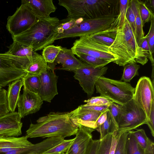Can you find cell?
<instances>
[{"label":"cell","instance_id":"cell-1","mask_svg":"<svg viewBox=\"0 0 154 154\" xmlns=\"http://www.w3.org/2000/svg\"><path fill=\"white\" fill-rule=\"evenodd\" d=\"M109 48L117 58L114 63L119 66L134 63L143 65L148 61L149 53L138 46L126 16L122 27H117L115 40Z\"/></svg>","mask_w":154,"mask_h":154},{"label":"cell","instance_id":"cell-2","mask_svg":"<svg viewBox=\"0 0 154 154\" xmlns=\"http://www.w3.org/2000/svg\"><path fill=\"white\" fill-rule=\"evenodd\" d=\"M31 123L26 131L28 138L61 137L75 135L78 127L71 120L69 112H51Z\"/></svg>","mask_w":154,"mask_h":154},{"label":"cell","instance_id":"cell-3","mask_svg":"<svg viewBox=\"0 0 154 154\" xmlns=\"http://www.w3.org/2000/svg\"><path fill=\"white\" fill-rule=\"evenodd\" d=\"M60 22L57 17H38L29 29L12 38L13 41L31 47L36 52L54 42L57 35L56 28Z\"/></svg>","mask_w":154,"mask_h":154},{"label":"cell","instance_id":"cell-4","mask_svg":"<svg viewBox=\"0 0 154 154\" xmlns=\"http://www.w3.org/2000/svg\"><path fill=\"white\" fill-rule=\"evenodd\" d=\"M58 4L67 10V18L88 20L104 16L108 12L104 0H59Z\"/></svg>","mask_w":154,"mask_h":154},{"label":"cell","instance_id":"cell-5","mask_svg":"<svg viewBox=\"0 0 154 154\" xmlns=\"http://www.w3.org/2000/svg\"><path fill=\"white\" fill-rule=\"evenodd\" d=\"M95 87L96 93L100 96L120 105L132 100L135 91V88L128 82L103 76L97 80Z\"/></svg>","mask_w":154,"mask_h":154},{"label":"cell","instance_id":"cell-6","mask_svg":"<svg viewBox=\"0 0 154 154\" xmlns=\"http://www.w3.org/2000/svg\"><path fill=\"white\" fill-rule=\"evenodd\" d=\"M32 59L0 54V87L21 79L26 74L25 69Z\"/></svg>","mask_w":154,"mask_h":154},{"label":"cell","instance_id":"cell-7","mask_svg":"<svg viewBox=\"0 0 154 154\" xmlns=\"http://www.w3.org/2000/svg\"><path fill=\"white\" fill-rule=\"evenodd\" d=\"M118 15H111L90 19H82L72 28L57 35L53 41L65 38L80 37L106 29L111 26Z\"/></svg>","mask_w":154,"mask_h":154},{"label":"cell","instance_id":"cell-8","mask_svg":"<svg viewBox=\"0 0 154 154\" xmlns=\"http://www.w3.org/2000/svg\"><path fill=\"white\" fill-rule=\"evenodd\" d=\"M147 119L144 112L132 99L120 106L117 133L122 134L132 131L146 124Z\"/></svg>","mask_w":154,"mask_h":154},{"label":"cell","instance_id":"cell-9","mask_svg":"<svg viewBox=\"0 0 154 154\" xmlns=\"http://www.w3.org/2000/svg\"><path fill=\"white\" fill-rule=\"evenodd\" d=\"M33 13L25 0L14 13L7 19L6 28L14 37L20 35L29 29L38 18Z\"/></svg>","mask_w":154,"mask_h":154},{"label":"cell","instance_id":"cell-10","mask_svg":"<svg viewBox=\"0 0 154 154\" xmlns=\"http://www.w3.org/2000/svg\"><path fill=\"white\" fill-rule=\"evenodd\" d=\"M71 49L74 54L75 53L83 54L114 61L117 60L110 51L109 47L95 42L87 35L76 40Z\"/></svg>","mask_w":154,"mask_h":154},{"label":"cell","instance_id":"cell-11","mask_svg":"<svg viewBox=\"0 0 154 154\" xmlns=\"http://www.w3.org/2000/svg\"><path fill=\"white\" fill-rule=\"evenodd\" d=\"M107 66L95 67L86 63L83 66L75 70L74 77L88 97L94 93L95 83L98 79L106 72Z\"/></svg>","mask_w":154,"mask_h":154},{"label":"cell","instance_id":"cell-12","mask_svg":"<svg viewBox=\"0 0 154 154\" xmlns=\"http://www.w3.org/2000/svg\"><path fill=\"white\" fill-rule=\"evenodd\" d=\"M135 103L145 112L148 119L152 104L154 101V85L149 78L141 77L135 88L133 99Z\"/></svg>","mask_w":154,"mask_h":154},{"label":"cell","instance_id":"cell-13","mask_svg":"<svg viewBox=\"0 0 154 154\" xmlns=\"http://www.w3.org/2000/svg\"><path fill=\"white\" fill-rule=\"evenodd\" d=\"M39 77L40 87L38 94L43 101L51 102L58 94L57 85L58 76L55 75L54 69L49 66L45 71L39 75Z\"/></svg>","mask_w":154,"mask_h":154},{"label":"cell","instance_id":"cell-14","mask_svg":"<svg viewBox=\"0 0 154 154\" xmlns=\"http://www.w3.org/2000/svg\"><path fill=\"white\" fill-rule=\"evenodd\" d=\"M43 101L38 94L23 88V94L20 95L17 104V112L21 118L35 113L40 109Z\"/></svg>","mask_w":154,"mask_h":154},{"label":"cell","instance_id":"cell-15","mask_svg":"<svg viewBox=\"0 0 154 154\" xmlns=\"http://www.w3.org/2000/svg\"><path fill=\"white\" fill-rule=\"evenodd\" d=\"M21 119L16 112L0 116V138L21 135L23 126Z\"/></svg>","mask_w":154,"mask_h":154},{"label":"cell","instance_id":"cell-16","mask_svg":"<svg viewBox=\"0 0 154 154\" xmlns=\"http://www.w3.org/2000/svg\"><path fill=\"white\" fill-rule=\"evenodd\" d=\"M75 137L65 154H86L92 140V133L95 130L82 125L78 126Z\"/></svg>","mask_w":154,"mask_h":154},{"label":"cell","instance_id":"cell-17","mask_svg":"<svg viewBox=\"0 0 154 154\" xmlns=\"http://www.w3.org/2000/svg\"><path fill=\"white\" fill-rule=\"evenodd\" d=\"M102 113L82 109L79 106L69 112V115L72 122L78 127L82 125L95 130V122Z\"/></svg>","mask_w":154,"mask_h":154},{"label":"cell","instance_id":"cell-18","mask_svg":"<svg viewBox=\"0 0 154 154\" xmlns=\"http://www.w3.org/2000/svg\"><path fill=\"white\" fill-rule=\"evenodd\" d=\"M57 63L62 65L59 69L74 72L84 66L86 63L76 58L71 49L62 47L54 63L51 64L54 67V64Z\"/></svg>","mask_w":154,"mask_h":154},{"label":"cell","instance_id":"cell-19","mask_svg":"<svg viewBox=\"0 0 154 154\" xmlns=\"http://www.w3.org/2000/svg\"><path fill=\"white\" fill-rule=\"evenodd\" d=\"M34 14L38 17H47L54 12L57 8L53 0H25Z\"/></svg>","mask_w":154,"mask_h":154},{"label":"cell","instance_id":"cell-20","mask_svg":"<svg viewBox=\"0 0 154 154\" xmlns=\"http://www.w3.org/2000/svg\"><path fill=\"white\" fill-rule=\"evenodd\" d=\"M25 135L20 137H11L0 138V153L28 146L32 144Z\"/></svg>","mask_w":154,"mask_h":154},{"label":"cell","instance_id":"cell-21","mask_svg":"<svg viewBox=\"0 0 154 154\" xmlns=\"http://www.w3.org/2000/svg\"><path fill=\"white\" fill-rule=\"evenodd\" d=\"M117 24L116 19L108 29L87 35L95 42L109 47L116 38Z\"/></svg>","mask_w":154,"mask_h":154},{"label":"cell","instance_id":"cell-22","mask_svg":"<svg viewBox=\"0 0 154 154\" xmlns=\"http://www.w3.org/2000/svg\"><path fill=\"white\" fill-rule=\"evenodd\" d=\"M7 100L10 112H15L20 96L21 88L23 85L21 79L13 81L8 85Z\"/></svg>","mask_w":154,"mask_h":154},{"label":"cell","instance_id":"cell-23","mask_svg":"<svg viewBox=\"0 0 154 154\" xmlns=\"http://www.w3.org/2000/svg\"><path fill=\"white\" fill-rule=\"evenodd\" d=\"M8 50L5 54L13 56L33 59L39 54L33 51L32 48L15 41L8 47Z\"/></svg>","mask_w":154,"mask_h":154},{"label":"cell","instance_id":"cell-24","mask_svg":"<svg viewBox=\"0 0 154 154\" xmlns=\"http://www.w3.org/2000/svg\"><path fill=\"white\" fill-rule=\"evenodd\" d=\"M53 146V143L51 139L48 138L38 143L32 144L28 146L12 150L5 153V154H23L28 152L42 154L52 147Z\"/></svg>","mask_w":154,"mask_h":154},{"label":"cell","instance_id":"cell-25","mask_svg":"<svg viewBox=\"0 0 154 154\" xmlns=\"http://www.w3.org/2000/svg\"><path fill=\"white\" fill-rule=\"evenodd\" d=\"M130 3L135 17L136 31V40L137 43L139 47L145 36L143 28V25L139 11L140 1L138 0H130Z\"/></svg>","mask_w":154,"mask_h":154},{"label":"cell","instance_id":"cell-26","mask_svg":"<svg viewBox=\"0 0 154 154\" xmlns=\"http://www.w3.org/2000/svg\"><path fill=\"white\" fill-rule=\"evenodd\" d=\"M47 63L42 56L39 54L34 58L25 69L26 73L40 75L48 68Z\"/></svg>","mask_w":154,"mask_h":154},{"label":"cell","instance_id":"cell-27","mask_svg":"<svg viewBox=\"0 0 154 154\" xmlns=\"http://www.w3.org/2000/svg\"><path fill=\"white\" fill-rule=\"evenodd\" d=\"M117 127L114 122L110 112L107 110V118L106 120L102 125L97 127L95 130L100 133V140L103 139L108 134L113 133L117 131Z\"/></svg>","mask_w":154,"mask_h":154},{"label":"cell","instance_id":"cell-28","mask_svg":"<svg viewBox=\"0 0 154 154\" xmlns=\"http://www.w3.org/2000/svg\"><path fill=\"white\" fill-rule=\"evenodd\" d=\"M23 88L36 94H38L40 87L39 75L26 73L21 79Z\"/></svg>","mask_w":154,"mask_h":154},{"label":"cell","instance_id":"cell-29","mask_svg":"<svg viewBox=\"0 0 154 154\" xmlns=\"http://www.w3.org/2000/svg\"><path fill=\"white\" fill-rule=\"evenodd\" d=\"M74 54L76 55L82 61L95 67H103L111 62H114V60L97 58L83 54L75 53Z\"/></svg>","mask_w":154,"mask_h":154},{"label":"cell","instance_id":"cell-30","mask_svg":"<svg viewBox=\"0 0 154 154\" xmlns=\"http://www.w3.org/2000/svg\"><path fill=\"white\" fill-rule=\"evenodd\" d=\"M62 47L50 45L45 47L42 52V56L47 63H54L56 57L61 51Z\"/></svg>","mask_w":154,"mask_h":154},{"label":"cell","instance_id":"cell-31","mask_svg":"<svg viewBox=\"0 0 154 154\" xmlns=\"http://www.w3.org/2000/svg\"><path fill=\"white\" fill-rule=\"evenodd\" d=\"M126 149L127 154H144V150L137 143L131 131L128 133Z\"/></svg>","mask_w":154,"mask_h":154},{"label":"cell","instance_id":"cell-32","mask_svg":"<svg viewBox=\"0 0 154 154\" xmlns=\"http://www.w3.org/2000/svg\"><path fill=\"white\" fill-rule=\"evenodd\" d=\"M124 66L121 80L125 82H129L134 76L138 75L140 66L134 63L127 64Z\"/></svg>","mask_w":154,"mask_h":154},{"label":"cell","instance_id":"cell-33","mask_svg":"<svg viewBox=\"0 0 154 154\" xmlns=\"http://www.w3.org/2000/svg\"><path fill=\"white\" fill-rule=\"evenodd\" d=\"M150 25L148 34L145 36L147 39L149 51L148 58L152 66H154L153 54L154 52V15H152L150 19Z\"/></svg>","mask_w":154,"mask_h":154},{"label":"cell","instance_id":"cell-34","mask_svg":"<svg viewBox=\"0 0 154 154\" xmlns=\"http://www.w3.org/2000/svg\"><path fill=\"white\" fill-rule=\"evenodd\" d=\"M131 131L137 143L144 150L152 142L147 136L144 129H138Z\"/></svg>","mask_w":154,"mask_h":154},{"label":"cell","instance_id":"cell-35","mask_svg":"<svg viewBox=\"0 0 154 154\" xmlns=\"http://www.w3.org/2000/svg\"><path fill=\"white\" fill-rule=\"evenodd\" d=\"M73 139L64 140L57 145L44 152L42 154H65Z\"/></svg>","mask_w":154,"mask_h":154},{"label":"cell","instance_id":"cell-36","mask_svg":"<svg viewBox=\"0 0 154 154\" xmlns=\"http://www.w3.org/2000/svg\"><path fill=\"white\" fill-rule=\"evenodd\" d=\"M113 137V133L108 134L100 140L96 154H109Z\"/></svg>","mask_w":154,"mask_h":154},{"label":"cell","instance_id":"cell-37","mask_svg":"<svg viewBox=\"0 0 154 154\" xmlns=\"http://www.w3.org/2000/svg\"><path fill=\"white\" fill-rule=\"evenodd\" d=\"M82 19L81 18L74 19L66 18L60 20V23L56 28L57 35L72 28Z\"/></svg>","mask_w":154,"mask_h":154},{"label":"cell","instance_id":"cell-38","mask_svg":"<svg viewBox=\"0 0 154 154\" xmlns=\"http://www.w3.org/2000/svg\"><path fill=\"white\" fill-rule=\"evenodd\" d=\"M129 2V0H119V13L116 19L118 28H121L123 24Z\"/></svg>","mask_w":154,"mask_h":154},{"label":"cell","instance_id":"cell-39","mask_svg":"<svg viewBox=\"0 0 154 154\" xmlns=\"http://www.w3.org/2000/svg\"><path fill=\"white\" fill-rule=\"evenodd\" d=\"M139 11L143 24L150 20L152 15L154 14L152 11L147 6L145 2L140 1Z\"/></svg>","mask_w":154,"mask_h":154},{"label":"cell","instance_id":"cell-40","mask_svg":"<svg viewBox=\"0 0 154 154\" xmlns=\"http://www.w3.org/2000/svg\"><path fill=\"white\" fill-rule=\"evenodd\" d=\"M128 133H122L120 135L114 154H127L126 142Z\"/></svg>","mask_w":154,"mask_h":154},{"label":"cell","instance_id":"cell-41","mask_svg":"<svg viewBox=\"0 0 154 154\" xmlns=\"http://www.w3.org/2000/svg\"><path fill=\"white\" fill-rule=\"evenodd\" d=\"M84 102L86 106H100L110 105L112 102L111 100L101 96L93 97L87 100H85Z\"/></svg>","mask_w":154,"mask_h":154},{"label":"cell","instance_id":"cell-42","mask_svg":"<svg viewBox=\"0 0 154 154\" xmlns=\"http://www.w3.org/2000/svg\"><path fill=\"white\" fill-rule=\"evenodd\" d=\"M7 91L2 88L0 90V116L10 112L7 100Z\"/></svg>","mask_w":154,"mask_h":154},{"label":"cell","instance_id":"cell-43","mask_svg":"<svg viewBox=\"0 0 154 154\" xmlns=\"http://www.w3.org/2000/svg\"><path fill=\"white\" fill-rule=\"evenodd\" d=\"M120 105L112 102L110 104L108 108L112 119L117 128L120 111Z\"/></svg>","mask_w":154,"mask_h":154},{"label":"cell","instance_id":"cell-44","mask_svg":"<svg viewBox=\"0 0 154 154\" xmlns=\"http://www.w3.org/2000/svg\"><path fill=\"white\" fill-rule=\"evenodd\" d=\"M126 17L132 28L136 38V31L135 22V17L131 5L129 3L127 10Z\"/></svg>","mask_w":154,"mask_h":154},{"label":"cell","instance_id":"cell-45","mask_svg":"<svg viewBox=\"0 0 154 154\" xmlns=\"http://www.w3.org/2000/svg\"><path fill=\"white\" fill-rule=\"evenodd\" d=\"M149 127L152 135L154 136V101L152 103L149 118L146 124Z\"/></svg>","mask_w":154,"mask_h":154},{"label":"cell","instance_id":"cell-46","mask_svg":"<svg viewBox=\"0 0 154 154\" xmlns=\"http://www.w3.org/2000/svg\"><path fill=\"white\" fill-rule=\"evenodd\" d=\"M110 105L103 106H86L85 104L79 106L81 108L88 109L97 111H99L103 112L106 111L108 109Z\"/></svg>","mask_w":154,"mask_h":154},{"label":"cell","instance_id":"cell-47","mask_svg":"<svg viewBox=\"0 0 154 154\" xmlns=\"http://www.w3.org/2000/svg\"><path fill=\"white\" fill-rule=\"evenodd\" d=\"M99 142V140L92 139L89 144L86 154H96Z\"/></svg>","mask_w":154,"mask_h":154},{"label":"cell","instance_id":"cell-48","mask_svg":"<svg viewBox=\"0 0 154 154\" xmlns=\"http://www.w3.org/2000/svg\"><path fill=\"white\" fill-rule=\"evenodd\" d=\"M122 134L118 133L117 131L113 133V137L109 154H114L119 137Z\"/></svg>","mask_w":154,"mask_h":154},{"label":"cell","instance_id":"cell-49","mask_svg":"<svg viewBox=\"0 0 154 154\" xmlns=\"http://www.w3.org/2000/svg\"><path fill=\"white\" fill-rule=\"evenodd\" d=\"M107 110L102 113L96 120L95 122L96 128L102 125L106 120L107 118Z\"/></svg>","mask_w":154,"mask_h":154},{"label":"cell","instance_id":"cell-50","mask_svg":"<svg viewBox=\"0 0 154 154\" xmlns=\"http://www.w3.org/2000/svg\"><path fill=\"white\" fill-rule=\"evenodd\" d=\"M139 47L144 51L149 52V49L147 38L144 36L143 39Z\"/></svg>","mask_w":154,"mask_h":154},{"label":"cell","instance_id":"cell-51","mask_svg":"<svg viewBox=\"0 0 154 154\" xmlns=\"http://www.w3.org/2000/svg\"><path fill=\"white\" fill-rule=\"evenodd\" d=\"M144 154H154V144L153 142L144 150Z\"/></svg>","mask_w":154,"mask_h":154},{"label":"cell","instance_id":"cell-52","mask_svg":"<svg viewBox=\"0 0 154 154\" xmlns=\"http://www.w3.org/2000/svg\"><path fill=\"white\" fill-rule=\"evenodd\" d=\"M149 5L153 9L154 8V0H149Z\"/></svg>","mask_w":154,"mask_h":154},{"label":"cell","instance_id":"cell-53","mask_svg":"<svg viewBox=\"0 0 154 154\" xmlns=\"http://www.w3.org/2000/svg\"><path fill=\"white\" fill-rule=\"evenodd\" d=\"M23 154H37L32 152H28Z\"/></svg>","mask_w":154,"mask_h":154},{"label":"cell","instance_id":"cell-54","mask_svg":"<svg viewBox=\"0 0 154 154\" xmlns=\"http://www.w3.org/2000/svg\"><path fill=\"white\" fill-rule=\"evenodd\" d=\"M2 88L0 87V90H1Z\"/></svg>","mask_w":154,"mask_h":154}]
</instances>
